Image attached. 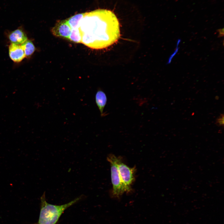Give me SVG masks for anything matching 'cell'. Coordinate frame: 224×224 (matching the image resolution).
<instances>
[{
	"instance_id": "obj_1",
	"label": "cell",
	"mask_w": 224,
	"mask_h": 224,
	"mask_svg": "<svg viewBox=\"0 0 224 224\" xmlns=\"http://www.w3.org/2000/svg\"><path fill=\"white\" fill-rule=\"evenodd\" d=\"M78 29L81 42L93 49H101L111 45L120 35L118 20L110 11L99 9L86 12Z\"/></svg>"
},
{
	"instance_id": "obj_2",
	"label": "cell",
	"mask_w": 224,
	"mask_h": 224,
	"mask_svg": "<svg viewBox=\"0 0 224 224\" xmlns=\"http://www.w3.org/2000/svg\"><path fill=\"white\" fill-rule=\"evenodd\" d=\"M85 197L82 194L66 204L53 205L47 202L44 192L40 198V211L37 224H56L65 210Z\"/></svg>"
},
{
	"instance_id": "obj_3",
	"label": "cell",
	"mask_w": 224,
	"mask_h": 224,
	"mask_svg": "<svg viewBox=\"0 0 224 224\" xmlns=\"http://www.w3.org/2000/svg\"><path fill=\"white\" fill-rule=\"evenodd\" d=\"M116 156L110 155L107 157L111 165V178L113 185V194L115 197H119L124 192L116 161Z\"/></svg>"
},
{
	"instance_id": "obj_4",
	"label": "cell",
	"mask_w": 224,
	"mask_h": 224,
	"mask_svg": "<svg viewBox=\"0 0 224 224\" xmlns=\"http://www.w3.org/2000/svg\"><path fill=\"white\" fill-rule=\"evenodd\" d=\"M116 161L124 192H129L131 185L134 179V169L128 166L117 157Z\"/></svg>"
},
{
	"instance_id": "obj_5",
	"label": "cell",
	"mask_w": 224,
	"mask_h": 224,
	"mask_svg": "<svg viewBox=\"0 0 224 224\" xmlns=\"http://www.w3.org/2000/svg\"><path fill=\"white\" fill-rule=\"evenodd\" d=\"M72 29L65 20L59 21L51 30L52 34L55 36L68 39Z\"/></svg>"
},
{
	"instance_id": "obj_6",
	"label": "cell",
	"mask_w": 224,
	"mask_h": 224,
	"mask_svg": "<svg viewBox=\"0 0 224 224\" xmlns=\"http://www.w3.org/2000/svg\"><path fill=\"white\" fill-rule=\"evenodd\" d=\"M8 53L10 58L14 62H20L25 57L21 45L11 44L9 47Z\"/></svg>"
},
{
	"instance_id": "obj_7",
	"label": "cell",
	"mask_w": 224,
	"mask_h": 224,
	"mask_svg": "<svg viewBox=\"0 0 224 224\" xmlns=\"http://www.w3.org/2000/svg\"><path fill=\"white\" fill-rule=\"evenodd\" d=\"M8 38L11 44L21 45L27 40V35L21 28L10 32Z\"/></svg>"
},
{
	"instance_id": "obj_8",
	"label": "cell",
	"mask_w": 224,
	"mask_h": 224,
	"mask_svg": "<svg viewBox=\"0 0 224 224\" xmlns=\"http://www.w3.org/2000/svg\"><path fill=\"white\" fill-rule=\"evenodd\" d=\"M95 101L101 116L104 117L107 114L103 112L107 101V96L105 93L102 90H98L96 94Z\"/></svg>"
},
{
	"instance_id": "obj_9",
	"label": "cell",
	"mask_w": 224,
	"mask_h": 224,
	"mask_svg": "<svg viewBox=\"0 0 224 224\" xmlns=\"http://www.w3.org/2000/svg\"><path fill=\"white\" fill-rule=\"evenodd\" d=\"M85 14L86 13L78 14L66 20L72 29L78 28L80 21Z\"/></svg>"
},
{
	"instance_id": "obj_10",
	"label": "cell",
	"mask_w": 224,
	"mask_h": 224,
	"mask_svg": "<svg viewBox=\"0 0 224 224\" xmlns=\"http://www.w3.org/2000/svg\"><path fill=\"white\" fill-rule=\"evenodd\" d=\"M21 45L24 51L25 57H30L35 50V47L33 43L28 39Z\"/></svg>"
},
{
	"instance_id": "obj_11",
	"label": "cell",
	"mask_w": 224,
	"mask_h": 224,
	"mask_svg": "<svg viewBox=\"0 0 224 224\" xmlns=\"http://www.w3.org/2000/svg\"><path fill=\"white\" fill-rule=\"evenodd\" d=\"M81 36L78 28L72 29L68 40L76 43H81Z\"/></svg>"
},
{
	"instance_id": "obj_12",
	"label": "cell",
	"mask_w": 224,
	"mask_h": 224,
	"mask_svg": "<svg viewBox=\"0 0 224 224\" xmlns=\"http://www.w3.org/2000/svg\"><path fill=\"white\" fill-rule=\"evenodd\" d=\"M224 115L223 114H221L216 119L215 124L218 127H223L224 123Z\"/></svg>"
},
{
	"instance_id": "obj_13",
	"label": "cell",
	"mask_w": 224,
	"mask_h": 224,
	"mask_svg": "<svg viewBox=\"0 0 224 224\" xmlns=\"http://www.w3.org/2000/svg\"><path fill=\"white\" fill-rule=\"evenodd\" d=\"M180 40H178V42H177V48H176L177 49H176L175 52H174V54H172L171 56L170 57L167 64H168V63H170L171 61V59L172 58H173V56L175 55V54L176 53H177V51H178V44L180 43Z\"/></svg>"
},
{
	"instance_id": "obj_14",
	"label": "cell",
	"mask_w": 224,
	"mask_h": 224,
	"mask_svg": "<svg viewBox=\"0 0 224 224\" xmlns=\"http://www.w3.org/2000/svg\"><path fill=\"white\" fill-rule=\"evenodd\" d=\"M217 32L219 33L218 37L220 38L222 37L224 35V28L220 29L217 30Z\"/></svg>"
}]
</instances>
